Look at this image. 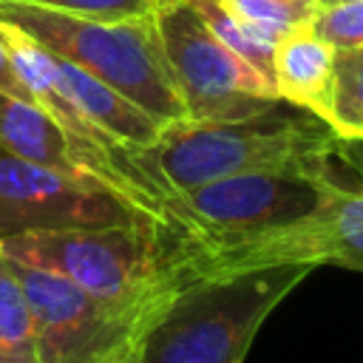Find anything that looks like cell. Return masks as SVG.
<instances>
[{
    "mask_svg": "<svg viewBox=\"0 0 363 363\" xmlns=\"http://www.w3.org/2000/svg\"><path fill=\"white\" fill-rule=\"evenodd\" d=\"M119 363H136V357H133V352H130V354H128V357H122V360H119Z\"/></svg>",
    "mask_w": 363,
    "mask_h": 363,
    "instance_id": "44dd1931",
    "label": "cell"
},
{
    "mask_svg": "<svg viewBox=\"0 0 363 363\" xmlns=\"http://www.w3.org/2000/svg\"><path fill=\"white\" fill-rule=\"evenodd\" d=\"M312 20V17H309ZM298 23L275 40L272 48V85L281 102L329 119L335 45H329L312 23Z\"/></svg>",
    "mask_w": 363,
    "mask_h": 363,
    "instance_id": "8fae6325",
    "label": "cell"
},
{
    "mask_svg": "<svg viewBox=\"0 0 363 363\" xmlns=\"http://www.w3.org/2000/svg\"><path fill=\"white\" fill-rule=\"evenodd\" d=\"M343 142H363V45L335 48L329 119Z\"/></svg>",
    "mask_w": 363,
    "mask_h": 363,
    "instance_id": "5bb4252c",
    "label": "cell"
},
{
    "mask_svg": "<svg viewBox=\"0 0 363 363\" xmlns=\"http://www.w3.org/2000/svg\"><path fill=\"white\" fill-rule=\"evenodd\" d=\"M23 3L82 14V17H99V20H133L153 14L159 0H23Z\"/></svg>",
    "mask_w": 363,
    "mask_h": 363,
    "instance_id": "e0dca14e",
    "label": "cell"
},
{
    "mask_svg": "<svg viewBox=\"0 0 363 363\" xmlns=\"http://www.w3.org/2000/svg\"><path fill=\"white\" fill-rule=\"evenodd\" d=\"M286 3H298V6H312V9H315L318 0H286Z\"/></svg>",
    "mask_w": 363,
    "mask_h": 363,
    "instance_id": "ffe728a7",
    "label": "cell"
},
{
    "mask_svg": "<svg viewBox=\"0 0 363 363\" xmlns=\"http://www.w3.org/2000/svg\"><path fill=\"white\" fill-rule=\"evenodd\" d=\"M218 9H224L233 20L241 26L278 40L284 31H289L298 23H306L312 17V6H298L286 0H213Z\"/></svg>",
    "mask_w": 363,
    "mask_h": 363,
    "instance_id": "9a60e30c",
    "label": "cell"
},
{
    "mask_svg": "<svg viewBox=\"0 0 363 363\" xmlns=\"http://www.w3.org/2000/svg\"><path fill=\"white\" fill-rule=\"evenodd\" d=\"M332 184L329 170L230 176L173 196L167 201V218L182 224L199 247H227L303 218Z\"/></svg>",
    "mask_w": 363,
    "mask_h": 363,
    "instance_id": "8992f818",
    "label": "cell"
},
{
    "mask_svg": "<svg viewBox=\"0 0 363 363\" xmlns=\"http://www.w3.org/2000/svg\"><path fill=\"white\" fill-rule=\"evenodd\" d=\"M193 261L201 275L275 264H337L363 272V190L335 182L320 204L292 224L227 247H199L193 241Z\"/></svg>",
    "mask_w": 363,
    "mask_h": 363,
    "instance_id": "9c48e42d",
    "label": "cell"
},
{
    "mask_svg": "<svg viewBox=\"0 0 363 363\" xmlns=\"http://www.w3.org/2000/svg\"><path fill=\"white\" fill-rule=\"evenodd\" d=\"M48 68H51L57 88L99 133H105L108 139H113L116 145L133 153L147 150L156 142L162 125L153 116H147L142 108H136L130 99L116 94L111 85H105L102 79L91 77L88 71L77 68L74 62L51 51H48Z\"/></svg>",
    "mask_w": 363,
    "mask_h": 363,
    "instance_id": "30bf717a",
    "label": "cell"
},
{
    "mask_svg": "<svg viewBox=\"0 0 363 363\" xmlns=\"http://www.w3.org/2000/svg\"><path fill=\"white\" fill-rule=\"evenodd\" d=\"M337 3H349V0H318L315 9H326V6H337Z\"/></svg>",
    "mask_w": 363,
    "mask_h": 363,
    "instance_id": "d6986e66",
    "label": "cell"
},
{
    "mask_svg": "<svg viewBox=\"0 0 363 363\" xmlns=\"http://www.w3.org/2000/svg\"><path fill=\"white\" fill-rule=\"evenodd\" d=\"M0 255L54 272L88 295L153 318L173 292L201 272L193 241L173 218H147L122 227L23 233L0 238Z\"/></svg>",
    "mask_w": 363,
    "mask_h": 363,
    "instance_id": "6da1fadb",
    "label": "cell"
},
{
    "mask_svg": "<svg viewBox=\"0 0 363 363\" xmlns=\"http://www.w3.org/2000/svg\"><path fill=\"white\" fill-rule=\"evenodd\" d=\"M0 363H37L31 309L6 255H0Z\"/></svg>",
    "mask_w": 363,
    "mask_h": 363,
    "instance_id": "4fadbf2b",
    "label": "cell"
},
{
    "mask_svg": "<svg viewBox=\"0 0 363 363\" xmlns=\"http://www.w3.org/2000/svg\"><path fill=\"white\" fill-rule=\"evenodd\" d=\"M309 23L335 48H360L363 45V0L315 9Z\"/></svg>",
    "mask_w": 363,
    "mask_h": 363,
    "instance_id": "2e32d148",
    "label": "cell"
},
{
    "mask_svg": "<svg viewBox=\"0 0 363 363\" xmlns=\"http://www.w3.org/2000/svg\"><path fill=\"white\" fill-rule=\"evenodd\" d=\"M0 150L31 164H43L77 176H94L105 182L96 162L40 105L28 99H17L3 91H0Z\"/></svg>",
    "mask_w": 363,
    "mask_h": 363,
    "instance_id": "7c38bea8",
    "label": "cell"
},
{
    "mask_svg": "<svg viewBox=\"0 0 363 363\" xmlns=\"http://www.w3.org/2000/svg\"><path fill=\"white\" fill-rule=\"evenodd\" d=\"M0 91L31 102V96H28V91H26V85H23V79H20V74H17V68H14V62H11V57H9L3 43H0Z\"/></svg>",
    "mask_w": 363,
    "mask_h": 363,
    "instance_id": "ac0fdd59",
    "label": "cell"
},
{
    "mask_svg": "<svg viewBox=\"0 0 363 363\" xmlns=\"http://www.w3.org/2000/svg\"><path fill=\"white\" fill-rule=\"evenodd\" d=\"M312 269L275 264L193 278L147 320L136 363H244L261 323Z\"/></svg>",
    "mask_w": 363,
    "mask_h": 363,
    "instance_id": "3957f363",
    "label": "cell"
},
{
    "mask_svg": "<svg viewBox=\"0 0 363 363\" xmlns=\"http://www.w3.org/2000/svg\"><path fill=\"white\" fill-rule=\"evenodd\" d=\"M162 218L94 176L14 159L0 150V238L122 227Z\"/></svg>",
    "mask_w": 363,
    "mask_h": 363,
    "instance_id": "ba28073f",
    "label": "cell"
},
{
    "mask_svg": "<svg viewBox=\"0 0 363 363\" xmlns=\"http://www.w3.org/2000/svg\"><path fill=\"white\" fill-rule=\"evenodd\" d=\"M343 139L309 111L278 102L244 119H179L139 153L167 201L207 182L264 170H329Z\"/></svg>",
    "mask_w": 363,
    "mask_h": 363,
    "instance_id": "7a4b0ae2",
    "label": "cell"
},
{
    "mask_svg": "<svg viewBox=\"0 0 363 363\" xmlns=\"http://www.w3.org/2000/svg\"><path fill=\"white\" fill-rule=\"evenodd\" d=\"M0 20L17 26L51 54L111 85L162 128L184 119V105L150 14L133 20H99L23 0H0Z\"/></svg>",
    "mask_w": 363,
    "mask_h": 363,
    "instance_id": "277c9868",
    "label": "cell"
},
{
    "mask_svg": "<svg viewBox=\"0 0 363 363\" xmlns=\"http://www.w3.org/2000/svg\"><path fill=\"white\" fill-rule=\"evenodd\" d=\"M11 267L31 309L37 363H119L136 349L150 318L111 306L54 272Z\"/></svg>",
    "mask_w": 363,
    "mask_h": 363,
    "instance_id": "52a82bcc",
    "label": "cell"
},
{
    "mask_svg": "<svg viewBox=\"0 0 363 363\" xmlns=\"http://www.w3.org/2000/svg\"><path fill=\"white\" fill-rule=\"evenodd\" d=\"M150 17L184 119H244L281 102L272 82L227 48L184 0H159Z\"/></svg>",
    "mask_w": 363,
    "mask_h": 363,
    "instance_id": "5b68a950",
    "label": "cell"
}]
</instances>
